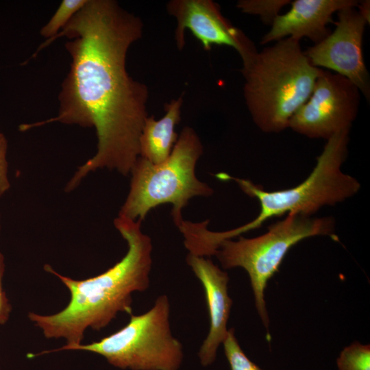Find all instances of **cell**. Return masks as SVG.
Wrapping results in <instances>:
<instances>
[{
	"mask_svg": "<svg viewBox=\"0 0 370 370\" xmlns=\"http://www.w3.org/2000/svg\"><path fill=\"white\" fill-rule=\"evenodd\" d=\"M315 236H329L334 241V220L289 214L271 225L259 236L237 241L223 240L214 254L223 269L243 268L248 273L258 313L268 330L269 319L264 291L268 281L278 271L288 250L301 241Z\"/></svg>",
	"mask_w": 370,
	"mask_h": 370,
	"instance_id": "obj_6",
	"label": "cell"
},
{
	"mask_svg": "<svg viewBox=\"0 0 370 370\" xmlns=\"http://www.w3.org/2000/svg\"><path fill=\"white\" fill-rule=\"evenodd\" d=\"M5 268L4 256L0 251V325L8 322L12 312V305L3 285Z\"/></svg>",
	"mask_w": 370,
	"mask_h": 370,
	"instance_id": "obj_19",
	"label": "cell"
},
{
	"mask_svg": "<svg viewBox=\"0 0 370 370\" xmlns=\"http://www.w3.org/2000/svg\"><path fill=\"white\" fill-rule=\"evenodd\" d=\"M202 153L199 136L193 128L186 127L165 161L153 164L139 157L131 170L130 190L119 216L142 221L151 209L169 203L177 226L184 220L182 209L191 198L213 193L212 188L195 175Z\"/></svg>",
	"mask_w": 370,
	"mask_h": 370,
	"instance_id": "obj_5",
	"label": "cell"
},
{
	"mask_svg": "<svg viewBox=\"0 0 370 370\" xmlns=\"http://www.w3.org/2000/svg\"><path fill=\"white\" fill-rule=\"evenodd\" d=\"M8 141L3 134L0 133V197L10 188L7 160Z\"/></svg>",
	"mask_w": 370,
	"mask_h": 370,
	"instance_id": "obj_18",
	"label": "cell"
},
{
	"mask_svg": "<svg viewBox=\"0 0 370 370\" xmlns=\"http://www.w3.org/2000/svg\"><path fill=\"white\" fill-rule=\"evenodd\" d=\"M223 344L231 370H263L244 353L236 338L234 328L228 330Z\"/></svg>",
	"mask_w": 370,
	"mask_h": 370,
	"instance_id": "obj_17",
	"label": "cell"
},
{
	"mask_svg": "<svg viewBox=\"0 0 370 370\" xmlns=\"http://www.w3.org/2000/svg\"><path fill=\"white\" fill-rule=\"evenodd\" d=\"M291 9L279 14L271 28L262 38L261 44L285 38L300 40L308 38L314 44L321 42L330 33L327 25L333 22L334 12L349 6H357L354 0H295Z\"/></svg>",
	"mask_w": 370,
	"mask_h": 370,
	"instance_id": "obj_12",
	"label": "cell"
},
{
	"mask_svg": "<svg viewBox=\"0 0 370 370\" xmlns=\"http://www.w3.org/2000/svg\"><path fill=\"white\" fill-rule=\"evenodd\" d=\"M288 3L289 0H241L236 6L242 12L258 15L264 23L272 24L282 8Z\"/></svg>",
	"mask_w": 370,
	"mask_h": 370,
	"instance_id": "obj_16",
	"label": "cell"
},
{
	"mask_svg": "<svg viewBox=\"0 0 370 370\" xmlns=\"http://www.w3.org/2000/svg\"><path fill=\"white\" fill-rule=\"evenodd\" d=\"M186 262L202 283L206 293L210 327L198 355L201 365L208 366L214 361L217 349L228 331L227 323L232 304L227 293L229 277L204 256L189 254Z\"/></svg>",
	"mask_w": 370,
	"mask_h": 370,
	"instance_id": "obj_11",
	"label": "cell"
},
{
	"mask_svg": "<svg viewBox=\"0 0 370 370\" xmlns=\"http://www.w3.org/2000/svg\"><path fill=\"white\" fill-rule=\"evenodd\" d=\"M322 69L311 64L299 40L285 38L243 66L244 97L256 125L278 133L309 98Z\"/></svg>",
	"mask_w": 370,
	"mask_h": 370,
	"instance_id": "obj_3",
	"label": "cell"
},
{
	"mask_svg": "<svg viewBox=\"0 0 370 370\" xmlns=\"http://www.w3.org/2000/svg\"><path fill=\"white\" fill-rule=\"evenodd\" d=\"M349 133V130H344L328 139L312 171L291 188L267 191L248 180L217 174L221 180H234L245 194L260 202L258 215L251 222L231 230L233 236L258 228L267 220L285 214L311 217L325 206L335 205L356 195L360 183L341 170L347 156Z\"/></svg>",
	"mask_w": 370,
	"mask_h": 370,
	"instance_id": "obj_4",
	"label": "cell"
},
{
	"mask_svg": "<svg viewBox=\"0 0 370 370\" xmlns=\"http://www.w3.org/2000/svg\"><path fill=\"white\" fill-rule=\"evenodd\" d=\"M169 314V299L160 295L149 311L132 314L128 323L117 332L67 351L97 354L123 369L178 370L183 359L182 345L172 336Z\"/></svg>",
	"mask_w": 370,
	"mask_h": 370,
	"instance_id": "obj_7",
	"label": "cell"
},
{
	"mask_svg": "<svg viewBox=\"0 0 370 370\" xmlns=\"http://www.w3.org/2000/svg\"><path fill=\"white\" fill-rule=\"evenodd\" d=\"M356 7L337 12L334 31L304 53L312 66L331 69L345 77L369 101V75L362 56V38L367 22Z\"/></svg>",
	"mask_w": 370,
	"mask_h": 370,
	"instance_id": "obj_9",
	"label": "cell"
},
{
	"mask_svg": "<svg viewBox=\"0 0 370 370\" xmlns=\"http://www.w3.org/2000/svg\"><path fill=\"white\" fill-rule=\"evenodd\" d=\"M1 231V214H0V234Z\"/></svg>",
	"mask_w": 370,
	"mask_h": 370,
	"instance_id": "obj_21",
	"label": "cell"
},
{
	"mask_svg": "<svg viewBox=\"0 0 370 370\" xmlns=\"http://www.w3.org/2000/svg\"><path fill=\"white\" fill-rule=\"evenodd\" d=\"M360 99L359 89L349 79L322 69L309 98L291 117L288 127L309 138L328 140L350 130Z\"/></svg>",
	"mask_w": 370,
	"mask_h": 370,
	"instance_id": "obj_8",
	"label": "cell"
},
{
	"mask_svg": "<svg viewBox=\"0 0 370 370\" xmlns=\"http://www.w3.org/2000/svg\"><path fill=\"white\" fill-rule=\"evenodd\" d=\"M336 364L338 370H370V345L354 342L341 352Z\"/></svg>",
	"mask_w": 370,
	"mask_h": 370,
	"instance_id": "obj_15",
	"label": "cell"
},
{
	"mask_svg": "<svg viewBox=\"0 0 370 370\" xmlns=\"http://www.w3.org/2000/svg\"><path fill=\"white\" fill-rule=\"evenodd\" d=\"M141 222L118 216L114 225L127 243L123 258L105 272L85 280H74L56 272L50 265L44 269L56 275L70 292L71 299L62 310L52 314L29 312L28 319L47 338H64L66 345L43 351L42 355L66 351L82 344L85 332L106 327L119 312L132 315V297L149 285L152 243L141 230Z\"/></svg>",
	"mask_w": 370,
	"mask_h": 370,
	"instance_id": "obj_2",
	"label": "cell"
},
{
	"mask_svg": "<svg viewBox=\"0 0 370 370\" xmlns=\"http://www.w3.org/2000/svg\"><path fill=\"white\" fill-rule=\"evenodd\" d=\"M358 12L362 17L369 23V1H363L357 5Z\"/></svg>",
	"mask_w": 370,
	"mask_h": 370,
	"instance_id": "obj_20",
	"label": "cell"
},
{
	"mask_svg": "<svg viewBox=\"0 0 370 370\" xmlns=\"http://www.w3.org/2000/svg\"><path fill=\"white\" fill-rule=\"evenodd\" d=\"M88 0H64L48 23L42 27L40 34L49 40L56 36L71 21Z\"/></svg>",
	"mask_w": 370,
	"mask_h": 370,
	"instance_id": "obj_14",
	"label": "cell"
},
{
	"mask_svg": "<svg viewBox=\"0 0 370 370\" xmlns=\"http://www.w3.org/2000/svg\"><path fill=\"white\" fill-rule=\"evenodd\" d=\"M182 97L165 106L166 113L160 119L148 116L139 138V157L153 164H160L170 156L178 138L175 131L181 119Z\"/></svg>",
	"mask_w": 370,
	"mask_h": 370,
	"instance_id": "obj_13",
	"label": "cell"
},
{
	"mask_svg": "<svg viewBox=\"0 0 370 370\" xmlns=\"http://www.w3.org/2000/svg\"><path fill=\"white\" fill-rule=\"evenodd\" d=\"M141 19L111 0H88L66 25L44 42L36 53L58 38L71 39L65 47L71 70L59 95L58 116L21 125L26 131L53 122L94 127L96 153L79 166L65 190L77 188L98 169L130 173L139 158V138L148 117L147 86L126 70V56L142 37Z\"/></svg>",
	"mask_w": 370,
	"mask_h": 370,
	"instance_id": "obj_1",
	"label": "cell"
},
{
	"mask_svg": "<svg viewBox=\"0 0 370 370\" xmlns=\"http://www.w3.org/2000/svg\"><path fill=\"white\" fill-rule=\"evenodd\" d=\"M170 15L177 21L175 38L179 49L184 45V32L189 29L206 50L214 45L234 48L243 66L258 53L253 42L221 13L218 4L210 0H173L166 5Z\"/></svg>",
	"mask_w": 370,
	"mask_h": 370,
	"instance_id": "obj_10",
	"label": "cell"
}]
</instances>
